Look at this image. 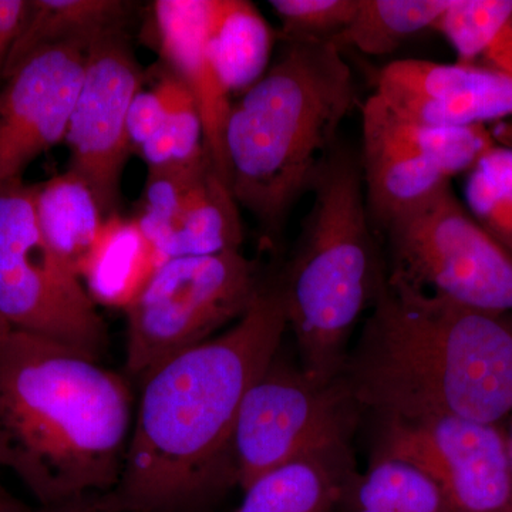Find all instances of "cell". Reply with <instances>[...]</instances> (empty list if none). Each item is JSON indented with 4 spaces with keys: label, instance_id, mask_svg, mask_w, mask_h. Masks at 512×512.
I'll return each instance as SVG.
<instances>
[{
    "label": "cell",
    "instance_id": "36",
    "mask_svg": "<svg viewBox=\"0 0 512 512\" xmlns=\"http://www.w3.org/2000/svg\"><path fill=\"white\" fill-rule=\"evenodd\" d=\"M511 318H512V315H511Z\"/></svg>",
    "mask_w": 512,
    "mask_h": 512
},
{
    "label": "cell",
    "instance_id": "32",
    "mask_svg": "<svg viewBox=\"0 0 512 512\" xmlns=\"http://www.w3.org/2000/svg\"><path fill=\"white\" fill-rule=\"evenodd\" d=\"M35 508L29 507L18 497H15L0 481V512H33Z\"/></svg>",
    "mask_w": 512,
    "mask_h": 512
},
{
    "label": "cell",
    "instance_id": "4",
    "mask_svg": "<svg viewBox=\"0 0 512 512\" xmlns=\"http://www.w3.org/2000/svg\"><path fill=\"white\" fill-rule=\"evenodd\" d=\"M356 99L338 43L285 42L264 77L232 101L224 134L229 188L272 237L336 150Z\"/></svg>",
    "mask_w": 512,
    "mask_h": 512
},
{
    "label": "cell",
    "instance_id": "21",
    "mask_svg": "<svg viewBox=\"0 0 512 512\" xmlns=\"http://www.w3.org/2000/svg\"><path fill=\"white\" fill-rule=\"evenodd\" d=\"M340 512H456L437 481L413 461L372 453L343 491Z\"/></svg>",
    "mask_w": 512,
    "mask_h": 512
},
{
    "label": "cell",
    "instance_id": "23",
    "mask_svg": "<svg viewBox=\"0 0 512 512\" xmlns=\"http://www.w3.org/2000/svg\"><path fill=\"white\" fill-rule=\"evenodd\" d=\"M450 0H359L356 15L336 43L384 56L437 22Z\"/></svg>",
    "mask_w": 512,
    "mask_h": 512
},
{
    "label": "cell",
    "instance_id": "7",
    "mask_svg": "<svg viewBox=\"0 0 512 512\" xmlns=\"http://www.w3.org/2000/svg\"><path fill=\"white\" fill-rule=\"evenodd\" d=\"M35 185L0 187V319L100 360L107 328L96 303L43 238Z\"/></svg>",
    "mask_w": 512,
    "mask_h": 512
},
{
    "label": "cell",
    "instance_id": "11",
    "mask_svg": "<svg viewBox=\"0 0 512 512\" xmlns=\"http://www.w3.org/2000/svg\"><path fill=\"white\" fill-rule=\"evenodd\" d=\"M373 453L426 470L456 512H512V470L500 424L456 416L376 419Z\"/></svg>",
    "mask_w": 512,
    "mask_h": 512
},
{
    "label": "cell",
    "instance_id": "3",
    "mask_svg": "<svg viewBox=\"0 0 512 512\" xmlns=\"http://www.w3.org/2000/svg\"><path fill=\"white\" fill-rule=\"evenodd\" d=\"M126 377L57 340L0 323V468L40 508L113 491L131 436Z\"/></svg>",
    "mask_w": 512,
    "mask_h": 512
},
{
    "label": "cell",
    "instance_id": "22",
    "mask_svg": "<svg viewBox=\"0 0 512 512\" xmlns=\"http://www.w3.org/2000/svg\"><path fill=\"white\" fill-rule=\"evenodd\" d=\"M244 241L239 204L227 181L210 165L191 191L180 220L163 251L177 256L221 254L241 249Z\"/></svg>",
    "mask_w": 512,
    "mask_h": 512
},
{
    "label": "cell",
    "instance_id": "26",
    "mask_svg": "<svg viewBox=\"0 0 512 512\" xmlns=\"http://www.w3.org/2000/svg\"><path fill=\"white\" fill-rule=\"evenodd\" d=\"M285 42H336L355 18L359 0H271Z\"/></svg>",
    "mask_w": 512,
    "mask_h": 512
},
{
    "label": "cell",
    "instance_id": "9",
    "mask_svg": "<svg viewBox=\"0 0 512 512\" xmlns=\"http://www.w3.org/2000/svg\"><path fill=\"white\" fill-rule=\"evenodd\" d=\"M392 271L410 284L480 311L512 315V255L447 185L383 228Z\"/></svg>",
    "mask_w": 512,
    "mask_h": 512
},
{
    "label": "cell",
    "instance_id": "1",
    "mask_svg": "<svg viewBox=\"0 0 512 512\" xmlns=\"http://www.w3.org/2000/svg\"><path fill=\"white\" fill-rule=\"evenodd\" d=\"M288 329L279 281L231 328L143 380L119 484L92 498L109 512H183L234 484L229 447L242 400Z\"/></svg>",
    "mask_w": 512,
    "mask_h": 512
},
{
    "label": "cell",
    "instance_id": "33",
    "mask_svg": "<svg viewBox=\"0 0 512 512\" xmlns=\"http://www.w3.org/2000/svg\"><path fill=\"white\" fill-rule=\"evenodd\" d=\"M33 512H109L101 510L96 507L90 500L83 501V503L63 505V507L56 508H37Z\"/></svg>",
    "mask_w": 512,
    "mask_h": 512
},
{
    "label": "cell",
    "instance_id": "14",
    "mask_svg": "<svg viewBox=\"0 0 512 512\" xmlns=\"http://www.w3.org/2000/svg\"><path fill=\"white\" fill-rule=\"evenodd\" d=\"M376 94L430 126H485L512 117L511 77L483 64L396 60L377 74Z\"/></svg>",
    "mask_w": 512,
    "mask_h": 512
},
{
    "label": "cell",
    "instance_id": "18",
    "mask_svg": "<svg viewBox=\"0 0 512 512\" xmlns=\"http://www.w3.org/2000/svg\"><path fill=\"white\" fill-rule=\"evenodd\" d=\"M133 3L123 0H28V12L10 50L3 79L46 47H89L111 30L124 29Z\"/></svg>",
    "mask_w": 512,
    "mask_h": 512
},
{
    "label": "cell",
    "instance_id": "19",
    "mask_svg": "<svg viewBox=\"0 0 512 512\" xmlns=\"http://www.w3.org/2000/svg\"><path fill=\"white\" fill-rule=\"evenodd\" d=\"M37 225L49 247L79 276L107 215L92 188L67 170L35 185Z\"/></svg>",
    "mask_w": 512,
    "mask_h": 512
},
{
    "label": "cell",
    "instance_id": "35",
    "mask_svg": "<svg viewBox=\"0 0 512 512\" xmlns=\"http://www.w3.org/2000/svg\"><path fill=\"white\" fill-rule=\"evenodd\" d=\"M0 323H2V319H0Z\"/></svg>",
    "mask_w": 512,
    "mask_h": 512
},
{
    "label": "cell",
    "instance_id": "12",
    "mask_svg": "<svg viewBox=\"0 0 512 512\" xmlns=\"http://www.w3.org/2000/svg\"><path fill=\"white\" fill-rule=\"evenodd\" d=\"M143 72L124 29L104 33L87 47L79 96L66 141L72 173L92 188L104 214L119 208L121 178L131 147L127 114Z\"/></svg>",
    "mask_w": 512,
    "mask_h": 512
},
{
    "label": "cell",
    "instance_id": "15",
    "mask_svg": "<svg viewBox=\"0 0 512 512\" xmlns=\"http://www.w3.org/2000/svg\"><path fill=\"white\" fill-rule=\"evenodd\" d=\"M214 3L215 0H157L153 12L161 56L194 97L204 126L208 156L229 185L224 134L234 100L222 84L212 57Z\"/></svg>",
    "mask_w": 512,
    "mask_h": 512
},
{
    "label": "cell",
    "instance_id": "13",
    "mask_svg": "<svg viewBox=\"0 0 512 512\" xmlns=\"http://www.w3.org/2000/svg\"><path fill=\"white\" fill-rule=\"evenodd\" d=\"M87 47L69 43L29 56L0 84V187L22 180L37 157L66 138Z\"/></svg>",
    "mask_w": 512,
    "mask_h": 512
},
{
    "label": "cell",
    "instance_id": "31",
    "mask_svg": "<svg viewBox=\"0 0 512 512\" xmlns=\"http://www.w3.org/2000/svg\"><path fill=\"white\" fill-rule=\"evenodd\" d=\"M141 156L146 161L147 168H163L175 161V143L173 134L167 126L161 128L156 136L140 148Z\"/></svg>",
    "mask_w": 512,
    "mask_h": 512
},
{
    "label": "cell",
    "instance_id": "8",
    "mask_svg": "<svg viewBox=\"0 0 512 512\" xmlns=\"http://www.w3.org/2000/svg\"><path fill=\"white\" fill-rule=\"evenodd\" d=\"M362 412L342 379L322 382L276 355L249 387L235 421L234 484L244 490L296 458L349 444Z\"/></svg>",
    "mask_w": 512,
    "mask_h": 512
},
{
    "label": "cell",
    "instance_id": "30",
    "mask_svg": "<svg viewBox=\"0 0 512 512\" xmlns=\"http://www.w3.org/2000/svg\"><path fill=\"white\" fill-rule=\"evenodd\" d=\"M28 12V0H0V84L3 82L6 62L23 20Z\"/></svg>",
    "mask_w": 512,
    "mask_h": 512
},
{
    "label": "cell",
    "instance_id": "2",
    "mask_svg": "<svg viewBox=\"0 0 512 512\" xmlns=\"http://www.w3.org/2000/svg\"><path fill=\"white\" fill-rule=\"evenodd\" d=\"M340 379L382 417L512 416V318L461 305L390 269Z\"/></svg>",
    "mask_w": 512,
    "mask_h": 512
},
{
    "label": "cell",
    "instance_id": "16",
    "mask_svg": "<svg viewBox=\"0 0 512 512\" xmlns=\"http://www.w3.org/2000/svg\"><path fill=\"white\" fill-rule=\"evenodd\" d=\"M356 471L350 443L306 454L252 481L234 512H340Z\"/></svg>",
    "mask_w": 512,
    "mask_h": 512
},
{
    "label": "cell",
    "instance_id": "28",
    "mask_svg": "<svg viewBox=\"0 0 512 512\" xmlns=\"http://www.w3.org/2000/svg\"><path fill=\"white\" fill-rule=\"evenodd\" d=\"M165 126L163 100L157 90H143L134 96L127 114V133L131 147L140 150Z\"/></svg>",
    "mask_w": 512,
    "mask_h": 512
},
{
    "label": "cell",
    "instance_id": "25",
    "mask_svg": "<svg viewBox=\"0 0 512 512\" xmlns=\"http://www.w3.org/2000/svg\"><path fill=\"white\" fill-rule=\"evenodd\" d=\"M210 165H214L211 158L205 157L198 163L147 168L140 212L134 218L163 262L165 245L173 235L188 197Z\"/></svg>",
    "mask_w": 512,
    "mask_h": 512
},
{
    "label": "cell",
    "instance_id": "10",
    "mask_svg": "<svg viewBox=\"0 0 512 512\" xmlns=\"http://www.w3.org/2000/svg\"><path fill=\"white\" fill-rule=\"evenodd\" d=\"M494 144L485 126L419 123L373 94L362 107L359 157L370 218L386 227L467 174Z\"/></svg>",
    "mask_w": 512,
    "mask_h": 512
},
{
    "label": "cell",
    "instance_id": "27",
    "mask_svg": "<svg viewBox=\"0 0 512 512\" xmlns=\"http://www.w3.org/2000/svg\"><path fill=\"white\" fill-rule=\"evenodd\" d=\"M163 100L165 126L173 134L177 164L198 163L208 156L200 110L190 93L173 73L154 86Z\"/></svg>",
    "mask_w": 512,
    "mask_h": 512
},
{
    "label": "cell",
    "instance_id": "34",
    "mask_svg": "<svg viewBox=\"0 0 512 512\" xmlns=\"http://www.w3.org/2000/svg\"><path fill=\"white\" fill-rule=\"evenodd\" d=\"M508 420H510V426H508V430L505 431V434H507L508 456H510V463H511V470H512V416Z\"/></svg>",
    "mask_w": 512,
    "mask_h": 512
},
{
    "label": "cell",
    "instance_id": "29",
    "mask_svg": "<svg viewBox=\"0 0 512 512\" xmlns=\"http://www.w3.org/2000/svg\"><path fill=\"white\" fill-rule=\"evenodd\" d=\"M474 64L491 67L512 79V13L485 40L483 49Z\"/></svg>",
    "mask_w": 512,
    "mask_h": 512
},
{
    "label": "cell",
    "instance_id": "17",
    "mask_svg": "<svg viewBox=\"0 0 512 512\" xmlns=\"http://www.w3.org/2000/svg\"><path fill=\"white\" fill-rule=\"evenodd\" d=\"M163 264L136 218L114 212L104 220L79 278L96 305L126 311Z\"/></svg>",
    "mask_w": 512,
    "mask_h": 512
},
{
    "label": "cell",
    "instance_id": "24",
    "mask_svg": "<svg viewBox=\"0 0 512 512\" xmlns=\"http://www.w3.org/2000/svg\"><path fill=\"white\" fill-rule=\"evenodd\" d=\"M464 205L512 255V147L488 148L467 173Z\"/></svg>",
    "mask_w": 512,
    "mask_h": 512
},
{
    "label": "cell",
    "instance_id": "5",
    "mask_svg": "<svg viewBox=\"0 0 512 512\" xmlns=\"http://www.w3.org/2000/svg\"><path fill=\"white\" fill-rule=\"evenodd\" d=\"M311 191L312 210L279 285L299 365L333 382L348 359L353 328L375 303L387 269L370 224L359 158L336 148Z\"/></svg>",
    "mask_w": 512,
    "mask_h": 512
},
{
    "label": "cell",
    "instance_id": "20",
    "mask_svg": "<svg viewBox=\"0 0 512 512\" xmlns=\"http://www.w3.org/2000/svg\"><path fill=\"white\" fill-rule=\"evenodd\" d=\"M275 32L254 3L215 0L210 45L221 82L231 96L247 92L271 67Z\"/></svg>",
    "mask_w": 512,
    "mask_h": 512
},
{
    "label": "cell",
    "instance_id": "6",
    "mask_svg": "<svg viewBox=\"0 0 512 512\" xmlns=\"http://www.w3.org/2000/svg\"><path fill=\"white\" fill-rule=\"evenodd\" d=\"M264 282L241 249L167 259L126 309L127 375L144 380L217 336L251 308Z\"/></svg>",
    "mask_w": 512,
    "mask_h": 512
}]
</instances>
